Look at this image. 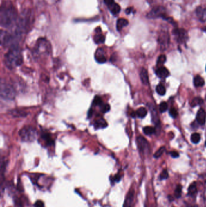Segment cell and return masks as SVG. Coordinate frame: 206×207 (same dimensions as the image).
<instances>
[{
    "mask_svg": "<svg viewBox=\"0 0 206 207\" xmlns=\"http://www.w3.org/2000/svg\"><path fill=\"white\" fill-rule=\"evenodd\" d=\"M196 13L198 18L203 22L206 21V8L201 6L198 7L196 9Z\"/></svg>",
    "mask_w": 206,
    "mask_h": 207,
    "instance_id": "30bf717a",
    "label": "cell"
},
{
    "mask_svg": "<svg viewBox=\"0 0 206 207\" xmlns=\"http://www.w3.org/2000/svg\"><path fill=\"white\" fill-rule=\"evenodd\" d=\"M15 94L14 88L11 85L1 83L0 87V94L1 98L6 100H13L15 98Z\"/></svg>",
    "mask_w": 206,
    "mask_h": 207,
    "instance_id": "277c9868",
    "label": "cell"
},
{
    "mask_svg": "<svg viewBox=\"0 0 206 207\" xmlns=\"http://www.w3.org/2000/svg\"><path fill=\"white\" fill-rule=\"evenodd\" d=\"M128 25V21L124 18H120L117 21V29L118 31H120L122 29Z\"/></svg>",
    "mask_w": 206,
    "mask_h": 207,
    "instance_id": "2e32d148",
    "label": "cell"
},
{
    "mask_svg": "<svg viewBox=\"0 0 206 207\" xmlns=\"http://www.w3.org/2000/svg\"><path fill=\"white\" fill-rule=\"evenodd\" d=\"M140 76L142 83L144 85H148L149 84L148 73V72H147V70L144 68H143L141 70L140 73Z\"/></svg>",
    "mask_w": 206,
    "mask_h": 207,
    "instance_id": "5bb4252c",
    "label": "cell"
},
{
    "mask_svg": "<svg viewBox=\"0 0 206 207\" xmlns=\"http://www.w3.org/2000/svg\"><path fill=\"white\" fill-rule=\"evenodd\" d=\"M156 92H157V93L158 94L163 96L166 93V88L164 85H161V84H159L156 87Z\"/></svg>",
    "mask_w": 206,
    "mask_h": 207,
    "instance_id": "cb8c5ba5",
    "label": "cell"
},
{
    "mask_svg": "<svg viewBox=\"0 0 206 207\" xmlns=\"http://www.w3.org/2000/svg\"><path fill=\"white\" fill-rule=\"evenodd\" d=\"M165 147H161L160 149L156 152V153L153 154V156L155 158H159L161 156H162L164 152L165 151Z\"/></svg>",
    "mask_w": 206,
    "mask_h": 207,
    "instance_id": "4316f807",
    "label": "cell"
},
{
    "mask_svg": "<svg viewBox=\"0 0 206 207\" xmlns=\"http://www.w3.org/2000/svg\"><path fill=\"white\" fill-rule=\"evenodd\" d=\"M96 33H95V35L94 36V41L95 44H102L104 43L105 40V38L104 35H102L101 33V30L98 28L96 30Z\"/></svg>",
    "mask_w": 206,
    "mask_h": 207,
    "instance_id": "7c38bea8",
    "label": "cell"
},
{
    "mask_svg": "<svg viewBox=\"0 0 206 207\" xmlns=\"http://www.w3.org/2000/svg\"><path fill=\"white\" fill-rule=\"evenodd\" d=\"M143 132H144V133L146 135H152L155 133L156 129L152 127L147 126V127H144Z\"/></svg>",
    "mask_w": 206,
    "mask_h": 207,
    "instance_id": "44dd1931",
    "label": "cell"
},
{
    "mask_svg": "<svg viewBox=\"0 0 206 207\" xmlns=\"http://www.w3.org/2000/svg\"><path fill=\"white\" fill-rule=\"evenodd\" d=\"M203 102V101L201 98L196 97V98H195L192 100V101L191 102V106H192V107H195L197 106L201 105Z\"/></svg>",
    "mask_w": 206,
    "mask_h": 207,
    "instance_id": "484cf974",
    "label": "cell"
},
{
    "mask_svg": "<svg viewBox=\"0 0 206 207\" xmlns=\"http://www.w3.org/2000/svg\"><path fill=\"white\" fill-rule=\"evenodd\" d=\"M156 73L157 76L162 79L166 78L169 75V72L168 71V70L166 67H163V66H161V67H158L157 69Z\"/></svg>",
    "mask_w": 206,
    "mask_h": 207,
    "instance_id": "4fadbf2b",
    "label": "cell"
},
{
    "mask_svg": "<svg viewBox=\"0 0 206 207\" xmlns=\"http://www.w3.org/2000/svg\"><path fill=\"white\" fill-rule=\"evenodd\" d=\"M12 115H13V116L22 117L26 116V113L24 112H22L21 110H13L12 113Z\"/></svg>",
    "mask_w": 206,
    "mask_h": 207,
    "instance_id": "4dcf8cb0",
    "label": "cell"
},
{
    "mask_svg": "<svg viewBox=\"0 0 206 207\" xmlns=\"http://www.w3.org/2000/svg\"><path fill=\"white\" fill-rule=\"evenodd\" d=\"M134 190L131 189L125 197L123 207H134Z\"/></svg>",
    "mask_w": 206,
    "mask_h": 207,
    "instance_id": "52a82bcc",
    "label": "cell"
},
{
    "mask_svg": "<svg viewBox=\"0 0 206 207\" xmlns=\"http://www.w3.org/2000/svg\"><path fill=\"white\" fill-rule=\"evenodd\" d=\"M135 114H136V116H138V117L143 118L147 115V110L144 107H140L136 111Z\"/></svg>",
    "mask_w": 206,
    "mask_h": 207,
    "instance_id": "ffe728a7",
    "label": "cell"
},
{
    "mask_svg": "<svg viewBox=\"0 0 206 207\" xmlns=\"http://www.w3.org/2000/svg\"><path fill=\"white\" fill-rule=\"evenodd\" d=\"M42 139L44 140V141L46 142V143L48 145H51L53 144V140H52V139L51 138V136L48 135V134H44L42 136Z\"/></svg>",
    "mask_w": 206,
    "mask_h": 207,
    "instance_id": "d4e9b609",
    "label": "cell"
},
{
    "mask_svg": "<svg viewBox=\"0 0 206 207\" xmlns=\"http://www.w3.org/2000/svg\"><path fill=\"white\" fill-rule=\"evenodd\" d=\"M109 110H110V107L108 104L105 105L104 107H103V111H104V112H108Z\"/></svg>",
    "mask_w": 206,
    "mask_h": 207,
    "instance_id": "8d00e7d4",
    "label": "cell"
},
{
    "mask_svg": "<svg viewBox=\"0 0 206 207\" xmlns=\"http://www.w3.org/2000/svg\"><path fill=\"white\" fill-rule=\"evenodd\" d=\"M166 61V57L165 55H161L160 56H158L157 59V65H163Z\"/></svg>",
    "mask_w": 206,
    "mask_h": 207,
    "instance_id": "83f0119b",
    "label": "cell"
},
{
    "mask_svg": "<svg viewBox=\"0 0 206 207\" xmlns=\"http://www.w3.org/2000/svg\"><path fill=\"white\" fill-rule=\"evenodd\" d=\"M174 34L176 36L177 41L180 42H183L186 41L187 38V32L184 29L175 28L174 31Z\"/></svg>",
    "mask_w": 206,
    "mask_h": 207,
    "instance_id": "ba28073f",
    "label": "cell"
},
{
    "mask_svg": "<svg viewBox=\"0 0 206 207\" xmlns=\"http://www.w3.org/2000/svg\"><path fill=\"white\" fill-rule=\"evenodd\" d=\"M44 204L42 201H38L37 202H36V203L34 205L35 207H44Z\"/></svg>",
    "mask_w": 206,
    "mask_h": 207,
    "instance_id": "e575fe53",
    "label": "cell"
},
{
    "mask_svg": "<svg viewBox=\"0 0 206 207\" xmlns=\"http://www.w3.org/2000/svg\"><path fill=\"white\" fill-rule=\"evenodd\" d=\"M181 193H182V186L180 184H178L176 185L174 191L175 196L177 199L180 198L181 196Z\"/></svg>",
    "mask_w": 206,
    "mask_h": 207,
    "instance_id": "603a6c76",
    "label": "cell"
},
{
    "mask_svg": "<svg viewBox=\"0 0 206 207\" xmlns=\"http://www.w3.org/2000/svg\"><path fill=\"white\" fill-rule=\"evenodd\" d=\"M196 121L200 125H204L206 121V113L203 109H200L196 115Z\"/></svg>",
    "mask_w": 206,
    "mask_h": 207,
    "instance_id": "8fae6325",
    "label": "cell"
},
{
    "mask_svg": "<svg viewBox=\"0 0 206 207\" xmlns=\"http://www.w3.org/2000/svg\"><path fill=\"white\" fill-rule=\"evenodd\" d=\"M167 108H168V105L166 102H162L160 104L159 109L161 113L165 112L166 111H167Z\"/></svg>",
    "mask_w": 206,
    "mask_h": 207,
    "instance_id": "f546056e",
    "label": "cell"
},
{
    "mask_svg": "<svg viewBox=\"0 0 206 207\" xmlns=\"http://www.w3.org/2000/svg\"><path fill=\"white\" fill-rule=\"evenodd\" d=\"M205 146H206V141H205Z\"/></svg>",
    "mask_w": 206,
    "mask_h": 207,
    "instance_id": "f35d334b",
    "label": "cell"
},
{
    "mask_svg": "<svg viewBox=\"0 0 206 207\" xmlns=\"http://www.w3.org/2000/svg\"><path fill=\"white\" fill-rule=\"evenodd\" d=\"M94 126L95 128H105L107 126V123L106 122L104 119L101 118L100 119L97 120L95 122Z\"/></svg>",
    "mask_w": 206,
    "mask_h": 207,
    "instance_id": "d6986e66",
    "label": "cell"
},
{
    "mask_svg": "<svg viewBox=\"0 0 206 207\" xmlns=\"http://www.w3.org/2000/svg\"><path fill=\"white\" fill-rule=\"evenodd\" d=\"M132 7H128V8H127V9H126V11H125V12H126V13L128 15V14H129V13L132 12Z\"/></svg>",
    "mask_w": 206,
    "mask_h": 207,
    "instance_id": "74e56055",
    "label": "cell"
},
{
    "mask_svg": "<svg viewBox=\"0 0 206 207\" xmlns=\"http://www.w3.org/2000/svg\"><path fill=\"white\" fill-rule=\"evenodd\" d=\"M19 135L23 141L31 142L34 141L37 138L38 132L35 128L30 126H26L19 131Z\"/></svg>",
    "mask_w": 206,
    "mask_h": 207,
    "instance_id": "3957f363",
    "label": "cell"
},
{
    "mask_svg": "<svg viewBox=\"0 0 206 207\" xmlns=\"http://www.w3.org/2000/svg\"><path fill=\"white\" fill-rule=\"evenodd\" d=\"M204 79L199 76V75H197L196 76L194 79V85L196 87H202L204 85Z\"/></svg>",
    "mask_w": 206,
    "mask_h": 207,
    "instance_id": "e0dca14e",
    "label": "cell"
},
{
    "mask_svg": "<svg viewBox=\"0 0 206 207\" xmlns=\"http://www.w3.org/2000/svg\"><path fill=\"white\" fill-rule=\"evenodd\" d=\"M137 145L139 150L142 152H146L149 149V143L147 140L142 137L138 136L136 139Z\"/></svg>",
    "mask_w": 206,
    "mask_h": 207,
    "instance_id": "8992f818",
    "label": "cell"
},
{
    "mask_svg": "<svg viewBox=\"0 0 206 207\" xmlns=\"http://www.w3.org/2000/svg\"><path fill=\"white\" fill-rule=\"evenodd\" d=\"M104 2L105 3V4L109 7L110 6H111L113 4H114L115 3L114 0H104Z\"/></svg>",
    "mask_w": 206,
    "mask_h": 207,
    "instance_id": "836d02e7",
    "label": "cell"
},
{
    "mask_svg": "<svg viewBox=\"0 0 206 207\" xmlns=\"http://www.w3.org/2000/svg\"><path fill=\"white\" fill-rule=\"evenodd\" d=\"M198 188L196 186V182H194L191 183L188 187L187 195L189 196H194L197 194Z\"/></svg>",
    "mask_w": 206,
    "mask_h": 207,
    "instance_id": "9a60e30c",
    "label": "cell"
},
{
    "mask_svg": "<svg viewBox=\"0 0 206 207\" xmlns=\"http://www.w3.org/2000/svg\"><path fill=\"white\" fill-rule=\"evenodd\" d=\"M169 114L174 118H176L178 116V112L175 108H171L170 109V110H169Z\"/></svg>",
    "mask_w": 206,
    "mask_h": 207,
    "instance_id": "1f68e13d",
    "label": "cell"
},
{
    "mask_svg": "<svg viewBox=\"0 0 206 207\" xmlns=\"http://www.w3.org/2000/svg\"><path fill=\"white\" fill-rule=\"evenodd\" d=\"M201 139V136L199 133H194L191 136L190 140L194 144H198L200 141Z\"/></svg>",
    "mask_w": 206,
    "mask_h": 207,
    "instance_id": "7402d4cb",
    "label": "cell"
},
{
    "mask_svg": "<svg viewBox=\"0 0 206 207\" xmlns=\"http://www.w3.org/2000/svg\"><path fill=\"white\" fill-rule=\"evenodd\" d=\"M93 104L95 106H100L102 104V100L99 97H95L93 101Z\"/></svg>",
    "mask_w": 206,
    "mask_h": 207,
    "instance_id": "d6a6232c",
    "label": "cell"
},
{
    "mask_svg": "<svg viewBox=\"0 0 206 207\" xmlns=\"http://www.w3.org/2000/svg\"><path fill=\"white\" fill-rule=\"evenodd\" d=\"M23 56L21 51L18 46H14L10 48L4 56V63L9 69H13L23 64Z\"/></svg>",
    "mask_w": 206,
    "mask_h": 207,
    "instance_id": "7a4b0ae2",
    "label": "cell"
},
{
    "mask_svg": "<svg viewBox=\"0 0 206 207\" xmlns=\"http://www.w3.org/2000/svg\"><path fill=\"white\" fill-rule=\"evenodd\" d=\"M147 17L149 18H156L161 17L164 19H167V18L166 17V10L162 6L154 7L147 15Z\"/></svg>",
    "mask_w": 206,
    "mask_h": 207,
    "instance_id": "5b68a950",
    "label": "cell"
},
{
    "mask_svg": "<svg viewBox=\"0 0 206 207\" xmlns=\"http://www.w3.org/2000/svg\"><path fill=\"white\" fill-rule=\"evenodd\" d=\"M170 154H171V156L173 158H178L179 156H180L179 153H178L177 151H171V152H170Z\"/></svg>",
    "mask_w": 206,
    "mask_h": 207,
    "instance_id": "d590c367",
    "label": "cell"
},
{
    "mask_svg": "<svg viewBox=\"0 0 206 207\" xmlns=\"http://www.w3.org/2000/svg\"><path fill=\"white\" fill-rule=\"evenodd\" d=\"M95 59L100 64H104L106 61L105 51L102 49H98L95 53Z\"/></svg>",
    "mask_w": 206,
    "mask_h": 207,
    "instance_id": "9c48e42d",
    "label": "cell"
},
{
    "mask_svg": "<svg viewBox=\"0 0 206 207\" xmlns=\"http://www.w3.org/2000/svg\"><path fill=\"white\" fill-rule=\"evenodd\" d=\"M17 13L10 3L3 4L0 11V23L2 27L9 28L16 24Z\"/></svg>",
    "mask_w": 206,
    "mask_h": 207,
    "instance_id": "6da1fadb",
    "label": "cell"
},
{
    "mask_svg": "<svg viewBox=\"0 0 206 207\" xmlns=\"http://www.w3.org/2000/svg\"><path fill=\"white\" fill-rule=\"evenodd\" d=\"M169 177V173L168 171L166 169H164V170L161 173V174L159 176V179L161 180H165L167 179Z\"/></svg>",
    "mask_w": 206,
    "mask_h": 207,
    "instance_id": "f1b7e54d",
    "label": "cell"
},
{
    "mask_svg": "<svg viewBox=\"0 0 206 207\" xmlns=\"http://www.w3.org/2000/svg\"><path fill=\"white\" fill-rule=\"evenodd\" d=\"M110 11L111 12V13L114 15H116L118 14L120 12V6L117 3H114V4H113L111 6H110L109 7H108Z\"/></svg>",
    "mask_w": 206,
    "mask_h": 207,
    "instance_id": "ac0fdd59",
    "label": "cell"
}]
</instances>
